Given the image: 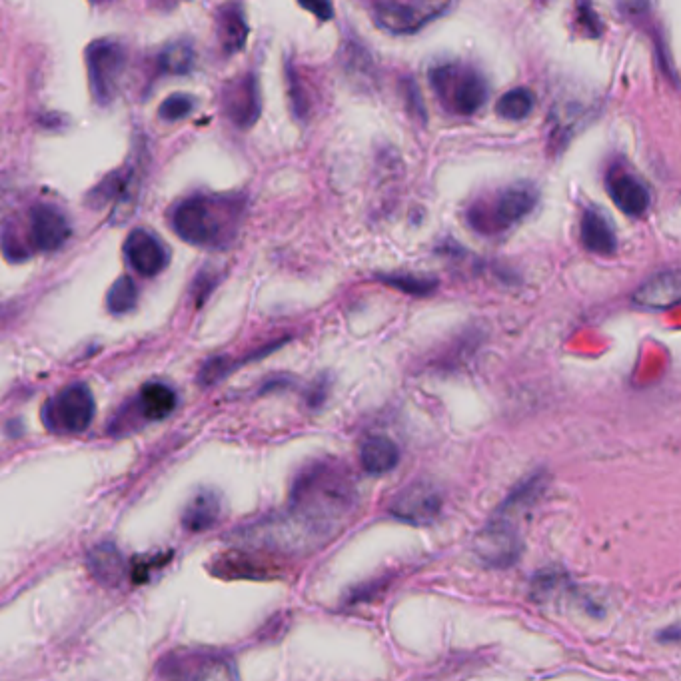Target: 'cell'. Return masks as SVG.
I'll use <instances>...</instances> for the list:
<instances>
[{"instance_id": "cell-1", "label": "cell", "mask_w": 681, "mask_h": 681, "mask_svg": "<svg viewBox=\"0 0 681 681\" xmlns=\"http://www.w3.org/2000/svg\"><path fill=\"white\" fill-rule=\"evenodd\" d=\"M356 504L352 476L330 460L306 466L290 490V508L284 514L306 542L330 536Z\"/></svg>"}, {"instance_id": "cell-2", "label": "cell", "mask_w": 681, "mask_h": 681, "mask_svg": "<svg viewBox=\"0 0 681 681\" xmlns=\"http://www.w3.org/2000/svg\"><path fill=\"white\" fill-rule=\"evenodd\" d=\"M244 200L238 194H194L172 210V230L188 244L208 250L228 248L242 226Z\"/></svg>"}, {"instance_id": "cell-3", "label": "cell", "mask_w": 681, "mask_h": 681, "mask_svg": "<svg viewBox=\"0 0 681 681\" xmlns=\"http://www.w3.org/2000/svg\"><path fill=\"white\" fill-rule=\"evenodd\" d=\"M430 80L444 104L458 114L478 112L488 98L486 78L470 66L442 64L430 72Z\"/></svg>"}, {"instance_id": "cell-4", "label": "cell", "mask_w": 681, "mask_h": 681, "mask_svg": "<svg viewBox=\"0 0 681 681\" xmlns=\"http://www.w3.org/2000/svg\"><path fill=\"white\" fill-rule=\"evenodd\" d=\"M126 68V48L118 40L100 38L86 48V72L92 96L106 106L114 100Z\"/></svg>"}, {"instance_id": "cell-5", "label": "cell", "mask_w": 681, "mask_h": 681, "mask_svg": "<svg viewBox=\"0 0 681 681\" xmlns=\"http://www.w3.org/2000/svg\"><path fill=\"white\" fill-rule=\"evenodd\" d=\"M94 398L86 384H70L52 396L42 410L44 426L54 434H80L94 420Z\"/></svg>"}, {"instance_id": "cell-6", "label": "cell", "mask_w": 681, "mask_h": 681, "mask_svg": "<svg viewBox=\"0 0 681 681\" xmlns=\"http://www.w3.org/2000/svg\"><path fill=\"white\" fill-rule=\"evenodd\" d=\"M538 202V190L530 182H518L500 192V196L488 206H474L470 210V222L482 232H496L526 218Z\"/></svg>"}, {"instance_id": "cell-7", "label": "cell", "mask_w": 681, "mask_h": 681, "mask_svg": "<svg viewBox=\"0 0 681 681\" xmlns=\"http://www.w3.org/2000/svg\"><path fill=\"white\" fill-rule=\"evenodd\" d=\"M452 8L450 2H376L374 20L392 34H414Z\"/></svg>"}, {"instance_id": "cell-8", "label": "cell", "mask_w": 681, "mask_h": 681, "mask_svg": "<svg viewBox=\"0 0 681 681\" xmlns=\"http://www.w3.org/2000/svg\"><path fill=\"white\" fill-rule=\"evenodd\" d=\"M260 92H258V80L252 72H246L242 76L232 78L224 90H222V110L224 116L236 126V128H250L256 124L260 116Z\"/></svg>"}, {"instance_id": "cell-9", "label": "cell", "mask_w": 681, "mask_h": 681, "mask_svg": "<svg viewBox=\"0 0 681 681\" xmlns=\"http://www.w3.org/2000/svg\"><path fill=\"white\" fill-rule=\"evenodd\" d=\"M476 554L484 564L496 568L512 566L520 556V538L508 518H494L476 540Z\"/></svg>"}, {"instance_id": "cell-10", "label": "cell", "mask_w": 681, "mask_h": 681, "mask_svg": "<svg viewBox=\"0 0 681 681\" xmlns=\"http://www.w3.org/2000/svg\"><path fill=\"white\" fill-rule=\"evenodd\" d=\"M138 184H140V168L138 164H126L112 174H108L92 192V204L102 206L112 202L116 208V218H126L132 212L134 200L138 196Z\"/></svg>"}, {"instance_id": "cell-11", "label": "cell", "mask_w": 681, "mask_h": 681, "mask_svg": "<svg viewBox=\"0 0 681 681\" xmlns=\"http://www.w3.org/2000/svg\"><path fill=\"white\" fill-rule=\"evenodd\" d=\"M124 254L130 268L144 278L160 274L170 260L168 248L144 228H136L128 234L124 242Z\"/></svg>"}, {"instance_id": "cell-12", "label": "cell", "mask_w": 681, "mask_h": 681, "mask_svg": "<svg viewBox=\"0 0 681 681\" xmlns=\"http://www.w3.org/2000/svg\"><path fill=\"white\" fill-rule=\"evenodd\" d=\"M70 236V222L52 204H36L30 210V244L42 252H54Z\"/></svg>"}, {"instance_id": "cell-13", "label": "cell", "mask_w": 681, "mask_h": 681, "mask_svg": "<svg viewBox=\"0 0 681 681\" xmlns=\"http://www.w3.org/2000/svg\"><path fill=\"white\" fill-rule=\"evenodd\" d=\"M440 508L442 500L432 486L414 484L392 500L390 514L410 524H430L440 514Z\"/></svg>"}, {"instance_id": "cell-14", "label": "cell", "mask_w": 681, "mask_h": 681, "mask_svg": "<svg viewBox=\"0 0 681 681\" xmlns=\"http://www.w3.org/2000/svg\"><path fill=\"white\" fill-rule=\"evenodd\" d=\"M680 302L681 270H666L652 276L634 294V304L644 310H666Z\"/></svg>"}, {"instance_id": "cell-15", "label": "cell", "mask_w": 681, "mask_h": 681, "mask_svg": "<svg viewBox=\"0 0 681 681\" xmlns=\"http://www.w3.org/2000/svg\"><path fill=\"white\" fill-rule=\"evenodd\" d=\"M608 192L618 208L632 216H642L650 206L648 188L628 172H612L608 178Z\"/></svg>"}, {"instance_id": "cell-16", "label": "cell", "mask_w": 681, "mask_h": 681, "mask_svg": "<svg viewBox=\"0 0 681 681\" xmlns=\"http://www.w3.org/2000/svg\"><path fill=\"white\" fill-rule=\"evenodd\" d=\"M136 408H138L140 418L146 420V422L164 420L176 408V394L166 384L148 382V384L142 386V390L136 398Z\"/></svg>"}, {"instance_id": "cell-17", "label": "cell", "mask_w": 681, "mask_h": 681, "mask_svg": "<svg viewBox=\"0 0 681 681\" xmlns=\"http://www.w3.org/2000/svg\"><path fill=\"white\" fill-rule=\"evenodd\" d=\"M216 30H218L222 50L226 54H234L242 50L248 38V24H246L242 6L238 4L222 6L216 16Z\"/></svg>"}, {"instance_id": "cell-18", "label": "cell", "mask_w": 681, "mask_h": 681, "mask_svg": "<svg viewBox=\"0 0 681 681\" xmlns=\"http://www.w3.org/2000/svg\"><path fill=\"white\" fill-rule=\"evenodd\" d=\"M360 462L368 474L380 476L398 466L400 450L390 438L370 436L360 448Z\"/></svg>"}, {"instance_id": "cell-19", "label": "cell", "mask_w": 681, "mask_h": 681, "mask_svg": "<svg viewBox=\"0 0 681 681\" xmlns=\"http://www.w3.org/2000/svg\"><path fill=\"white\" fill-rule=\"evenodd\" d=\"M582 242L584 246L602 256H610L616 252V234L608 222V218L598 210H586L582 216Z\"/></svg>"}, {"instance_id": "cell-20", "label": "cell", "mask_w": 681, "mask_h": 681, "mask_svg": "<svg viewBox=\"0 0 681 681\" xmlns=\"http://www.w3.org/2000/svg\"><path fill=\"white\" fill-rule=\"evenodd\" d=\"M220 510H222L220 496L212 490H202L188 502L182 514V524L188 532H194V534L204 532L218 522Z\"/></svg>"}, {"instance_id": "cell-21", "label": "cell", "mask_w": 681, "mask_h": 681, "mask_svg": "<svg viewBox=\"0 0 681 681\" xmlns=\"http://www.w3.org/2000/svg\"><path fill=\"white\" fill-rule=\"evenodd\" d=\"M180 681H240L234 666L224 658H204L194 660L192 668H186L180 674H174Z\"/></svg>"}, {"instance_id": "cell-22", "label": "cell", "mask_w": 681, "mask_h": 681, "mask_svg": "<svg viewBox=\"0 0 681 681\" xmlns=\"http://www.w3.org/2000/svg\"><path fill=\"white\" fill-rule=\"evenodd\" d=\"M88 566L92 570V574L108 584H114L120 580L122 572H124V564H122V556L120 552L112 546V544H100L96 546L90 556H88Z\"/></svg>"}, {"instance_id": "cell-23", "label": "cell", "mask_w": 681, "mask_h": 681, "mask_svg": "<svg viewBox=\"0 0 681 681\" xmlns=\"http://www.w3.org/2000/svg\"><path fill=\"white\" fill-rule=\"evenodd\" d=\"M194 64V48L186 38L166 44L158 54V68L164 74H186Z\"/></svg>"}, {"instance_id": "cell-24", "label": "cell", "mask_w": 681, "mask_h": 681, "mask_svg": "<svg viewBox=\"0 0 681 681\" xmlns=\"http://www.w3.org/2000/svg\"><path fill=\"white\" fill-rule=\"evenodd\" d=\"M534 102L536 100H534L532 90H528V88H514V90L506 92L498 100L496 110L506 120H524L534 110Z\"/></svg>"}, {"instance_id": "cell-25", "label": "cell", "mask_w": 681, "mask_h": 681, "mask_svg": "<svg viewBox=\"0 0 681 681\" xmlns=\"http://www.w3.org/2000/svg\"><path fill=\"white\" fill-rule=\"evenodd\" d=\"M138 302V288L130 276H120L106 294V306L110 314H128Z\"/></svg>"}, {"instance_id": "cell-26", "label": "cell", "mask_w": 681, "mask_h": 681, "mask_svg": "<svg viewBox=\"0 0 681 681\" xmlns=\"http://www.w3.org/2000/svg\"><path fill=\"white\" fill-rule=\"evenodd\" d=\"M194 108V100L188 94H172L168 96L160 108H158V116L166 122H176L184 116H188Z\"/></svg>"}, {"instance_id": "cell-27", "label": "cell", "mask_w": 681, "mask_h": 681, "mask_svg": "<svg viewBox=\"0 0 681 681\" xmlns=\"http://www.w3.org/2000/svg\"><path fill=\"white\" fill-rule=\"evenodd\" d=\"M386 282L394 284L396 288L400 290H406V292H412V294H424V292H430L434 282L430 280H422V278H414V276H398V278H386Z\"/></svg>"}, {"instance_id": "cell-28", "label": "cell", "mask_w": 681, "mask_h": 681, "mask_svg": "<svg viewBox=\"0 0 681 681\" xmlns=\"http://www.w3.org/2000/svg\"><path fill=\"white\" fill-rule=\"evenodd\" d=\"M302 8L314 12L322 20L332 18V4H328V2H302Z\"/></svg>"}]
</instances>
